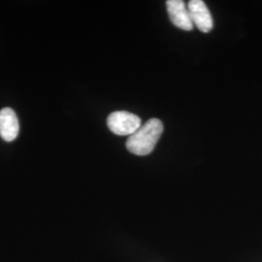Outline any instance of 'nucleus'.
<instances>
[{"label": "nucleus", "instance_id": "nucleus-1", "mask_svg": "<svg viewBox=\"0 0 262 262\" xmlns=\"http://www.w3.org/2000/svg\"><path fill=\"white\" fill-rule=\"evenodd\" d=\"M163 132V123L159 119H150L128 137L126 148L136 156H147L154 150Z\"/></svg>", "mask_w": 262, "mask_h": 262}, {"label": "nucleus", "instance_id": "nucleus-2", "mask_svg": "<svg viewBox=\"0 0 262 262\" xmlns=\"http://www.w3.org/2000/svg\"><path fill=\"white\" fill-rule=\"evenodd\" d=\"M107 125L114 134L119 136H130L142 125L140 118L126 111L113 112L107 118Z\"/></svg>", "mask_w": 262, "mask_h": 262}, {"label": "nucleus", "instance_id": "nucleus-3", "mask_svg": "<svg viewBox=\"0 0 262 262\" xmlns=\"http://www.w3.org/2000/svg\"><path fill=\"white\" fill-rule=\"evenodd\" d=\"M187 10L194 27L201 32L208 33L214 27V20L206 3L202 0H190L187 3Z\"/></svg>", "mask_w": 262, "mask_h": 262}, {"label": "nucleus", "instance_id": "nucleus-4", "mask_svg": "<svg viewBox=\"0 0 262 262\" xmlns=\"http://www.w3.org/2000/svg\"><path fill=\"white\" fill-rule=\"evenodd\" d=\"M166 7L168 12L169 19L171 23L183 30H192L193 24L190 19L187 5L182 0H168L166 1Z\"/></svg>", "mask_w": 262, "mask_h": 262}, {"label": "nucleus", "instance_id": "nucleus-5", "mask_svg": "<svg viewBox=\"0 0 262 262\" xmlns=\"http://www.w3.org/2000/svg\"><path fill=\"white\" fill-rule=\"evenodd\" d=\"M19 124L16 113L11 108L0 111V136L6 142L15 140L19 134Z\"/></svg>", "mask_w": 262, "mask_h": 262}]
</instances>
